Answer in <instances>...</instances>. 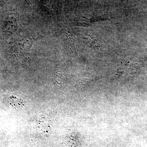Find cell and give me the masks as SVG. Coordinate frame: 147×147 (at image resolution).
<instances>
[{"instance_id": "6da1fadb", "label": "cell", "mask_w": 147, "mask_h": 147, "mask_svg": "<svg viewBox=\"0 0 147 147\" xmlns=\"http://www.w3.org/2000/svg\"><path fill=\"white\" fill-rule=\"evenodd\" d=\"M49 121L45 117H41L38 120L37 123V129L40 131H48L50 129Z\"/></svg>"}, {"instance_id": "7a4b0ae2", "label": "cell", "mask_w": 147, "mask_h": 147, "mask_svg": "<svg viewBox=\"0 0 147 147\" xmlns=\"http://www.w3.org/2000/svg\"><path fill=\"white\" fill-rule=\"evenodd\" d=\"M10 100L11 104L14 107H19L23 106L24 105V100L21 97H18L16 96L12 95L10 96Z\"/></svg>"}]
</instances>
